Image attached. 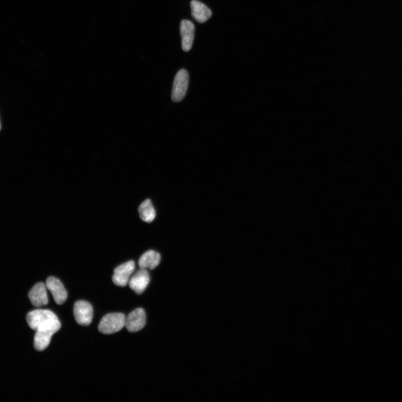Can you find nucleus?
I'll return each mask as SVG.
<instances>
[{
    "label": "nucleus",
    "mask_w": 402,
    "mask_h": 402,
    "mask_svg": "<svg viewBox=\"0 0 402 402\" xmlns=\"http://www.w3.org/2000/svg\"><path fill=\"white\" fill-rule=\"evenodd\" d=\"M138 211L140 219L144 222L150 223L155 218V210L149 199L145 200L140 205Z\"/></svg>",
    "instance_id": "14"
},
{
    "label": "nucleus",
    "mask_w": 402,
    "mask_h": 402,
    "mask_svg": "<svg viewBox=\"0 0 402 402\" xmlns=\"http://www.w3.org/2000/svg\"><path fill=\"white\" fill-rule=\"evenodd\" d=\"M146 321L145 311L143 308H137L126 317L125 326L130 332H138L144 327Z\"/></svg>",
    "instance_id": "7"
},
{
    "label": "nucleus",
    "mask_w": 402,
    "mask_h": 402,
    "mask_svg": "<svg viewBox=\"0 0 402 402\" xmlns=\"http://www.w3.org/2000/svg\"><path fill=\"white\" fill-rule=\"evenodd\" d=\"M61 323L58 319L52 320L43 323L36 330L34 345L36 350L42 351L50 345L52 337L60 330Z\"/></svg>",
    "instance_id": "1"
},
{
    "label": "nucleus",
    "mask_w": 402,
    "mask_h": 402,
    "mask_svg": "<svg viewBox=\"0 0 402 402\" xmlns=\"http://www.w3.org/2000/svg\"><path fill=\"white\" fill-rule=\"evenodd\" d=\"M46 286L58 305H61L66 302L68 293L60 280L56 277H49L46 282Z\"/></svg>",
    "instance_id": "8"
},
{
    "label": "nucleus",
    "mask_w": 402,
    "mask_h": 402,
    "mask_svg": "<svg viewBox=\"0 0 402 402\" xmlns=\"http://www.w3.org/2000/svg\"><path fill=\"white\" fill-rule=\"evenodd\" d=\"M160 260L159 253L154 251H149L140 257L139 266L141 269H150V270H153L158 266Z\"/></svg>",
    "instance_id": "13"
},
{
    "label": "nucleus",
    "mask_w": 402,
    "mask_h": 402,
    "mask_svg": "<svg viewBox=\"0 0 402 402\" xmlns=\"http://www.w3.org/2000/svg\"><path fill=\"white\" fill-rule=\"evenodd\" d=\"M150 282V276L146 269H141L129 280V285L132 291L141 295L145 290Z\"/></svg>",
    "instance_id": "9"
},
{
    "label": "nucleus",
    "mask_w": 402,
    "mask_h": 402,
    "mask_svg": "<svg viewBox=\"0 0 402 402\" xmlns=\"http://www.w3.org/2000/svg\"><path fill=\"white\" fill-rule=\"evenodd\" d=\"M58 319L55 313L48 310H36L28 313L27 321L32 329L36 330L43 323L52 320Z\"/></svg>",
    "instance_id": "6"
},
{
    "label": "nucleus",
    "mask_w": 402,
    "mask_h": 402,
    "mask_svg": "<svg viewBox=\"0 0 402 402\" xmlns=\"http://www.w3.org/2000/svg\"><path fill=\"white\" fill-rule=\"evenodd\" d=\"M73 312L75 320L78 324L82 326H88L91 324L94 311L90 303L85 301L77 302Z\"/></svg>",
    "instance_id": "4"
},
{
    "label": "nucleus",
    "mask_w": 402,
    "mask_h": 402,
    "mask_svg": "<svg viewBox=\"0 0 402 402\" xmlns=\"http://www.w3.org/2000/svg\"><path fill=\"white\" fill-rule=\"evenodd\" d=\"M125 318L123 313H109L102 318L98 328L104 334H112L120 331L125 327Z\"/></svg>",
    "instance_id": "2"
},
{
    "label": "nucleus",
    "mask_w": 402,
    "mask_h": 402,
    "mask_svg": "<svg viewBox=\"0 0 402 402\" xmlns=\"http://www.w3.org/2000/svg\"><path fill=\"white\" fill-rule=\"evenodd\" d=\"M189 83L188 73L185 70H181L175 77L171 99L174 102L182 101L187 93Z\"/></svg>",
    "instance_id": "3"
},
{
    "label": "nucleus",
    "mask_w": 402,
    "mask_h": 402,
    "mask_svg": "<svg viewBox=\"0 0 402 402\" xmlns=\"http://www.w3.org/2000/svg\"><path fill=\"white\" fill-rule=\"evenodd\" d=\"M192 16L196 21L199 23H204L212 17V12L211 10L202 3L197 0H193L190 3Z\"/></svg>",
    "instance_id": "12"
},
{
    "label": "nucleus",
    "mask_w": 402,
    "mask_h": 402,
    "mask_svg": "<svg viewBox=\"0 0 402 402\" xmlns=\"http://www.w3.org/2000/svg\"><path fill=\"white\" fill-rule=\"evenodd\" d=\"M47 289L45 284L39 283L29 292V300L34 306L41 307L47 305L49 301Z\"/></svg>",
    "instance_id": "11"
},
{
    "label": "nucleus",
    "mask_w": 402,
    "mask_h": 402,
    "mask_svg": "<svg viewBox=\"0 0 402 402\" xmlns=\"http://www.w3.org/2000/svg\"><path fill=\"white\" fill-rule=\"evenodd\" d=\"M180 32L182 38V47L184 52H188L192 48L194 37V24L187 20L180 23Z\"/></svg>",
    "instance_id": "10"
},
{
    "label": "nucleus",
    "mask_w": 402,
    "mask_h": 402,
    "mask_svg": "<svg viewBox=\"0 0 402 402\" xmlns=\"http://www.w3.org/2000/svg\"><path fill=\"white\" fill-rule=\"evenodd\" d=\"M135 268L134 262L130 261L115 268L112 277V281L115 285L122 287L126 286L132 274L134 272Z\"/></svg>",
    "instance_id": "5"
},
{
    "label": "nucleus",
    "mask_w": 402,
    "mask_h": 402,
    "mask_svg": "<svg viewBox=\"0 0 402 402\" xmlns=\"http://www.w3.org/2000/svg\"><path fill=\"white\" fill-rule=\"evenodd\" d=\"M0 130H1V124H0Z\"/></svg>",
    "instance_id": "15"
}]
</instances>
